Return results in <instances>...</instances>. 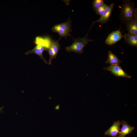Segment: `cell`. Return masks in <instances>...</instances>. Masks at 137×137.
I'll return each mask as SVG.
<instances>
[{"label": "cell", "instance_id": "cell-1", "mask_svg": "<svg viewBox=\"0 0 137 137\" xmlns=\"http://www.w3.org/2000/svg\"><path fill=\"white\" fill-rule=\"evenodd\" d=\"M137 11V8H135L133 2L130 0H124L121 5L120 19L126 24L132 19Z\"/></svg>", "mask_w": 137, "mask_h": 137}, {"label": "cell", "instance_id": "cell-2", "mask_svg": "<svg viewBox=\"0 0 137 137\" xmlns=\"http://www.w3.org/2000/svg\"><path fill=\"white\" fill-rule=\"evenodd\" d=\"M92 25H91L88 33L84 37L81 38L78 37L75 39L72 37L74 40V42L71 45L66 47V51L69 52H74L80 54L82 53L86 45L89 42L94 41V40L89 39L88 37V33Z\"/></svg>", "mask_w": 137, "mask_h": 137}, {"label": "cell", "instance_id": "cell-3", "mask_svg": "<svg viewBox=\"0 0 137 137\" xmlns=\"http://www.w3.org/2000/svg\"><path fill=\"white\" fill-rule=\"evenodd\" d=\"M104 70L108 71L116 77L130 78L131 77L126 73L120 65H110L104 68Z\"/></svg>", "mask_w": 137, "mask_h": 137}, {"label": "cell", "instance_id": "cell-4", "mask_svg": "<svg viewBox=\"0 0 137 137\" xmlns=\"http://www.w3.org/2000/svg\"><path fill=\"white\" fill-rule=\"evenodd\" d=\"M123 38V35L119 30L113 31L108 36L105 41V43L109 45L114 44Z\"/></svg>", "mask_w": 137, "mask_h": 137}, {"label": "cell", "instance_id": "cell-5", "mask_svg": "<svg viewBox=\"0 0 137 137\" xmlns=\"http://www.w3.org/2000/svg\"><path fill=\"white\" fill-rule=\"evenodd\" d=\"M114 5L113 3H112L108 6L107 5L102 15L97 21L93 22L92 25H93L97 22H99L103 25L109 21Z\"/></svg>", "mask_w": 137, "mask_h": 137}, {"label": "cell", "instance_id": "cell-6", "mask_svg": "<svg viewBox=\"0 0 137 137\" xmlns=\"http://www.w3.org/2000/svg\"><path fill=\"white\" fill-rule=\"evenodd\" d=\"M121 122L117 121L114 122L112 125L105 131L104 134L111 137H117L121 129Z\"/></svg>", "mask_w": 137, "mask_h": 137}, {"label": "cell", "instance_id": "cell-7", "mask_svg": "<svg viewBox=\"0 0 137 137\" xmlns=\"http://www.w3.org/2000/svg\"><path fill=\"white\" fill-rule=\"evenodd\" d=\"M121 124L122 127L117 137H125L126 135L131 133L134 129V127L129 125L125 121H122Z\"/></svg>", "mask_w": 137, "mask_h": 137}, {"label": "cell", "instance_id": "cell-8", "mask_svg": "<svg viewBox=\"0 0 137 137\" xmlns=\"http://www.w3.org/2000/svg\"><path fill=\"white\" fill-rule=\"evenodd\" d=\"M126 24L128 33L137 35V13L132 19Z\"/></svg>", "mask_w": 137, "mask_h": 137}, {"label": "cell", "instance_id": "cell-9", "mask_svg": "<svg viewBox=\"0 0 137 137\" xmlns=\"http://www.w3.org/2000/svg\"><path fill=\"white\" fill-rule=\"evenodd\" d=\"M123 38L125 39V42L131 46L137 47V35L128 33L123 35Z\"/></svg>", "mask_w": 137, "mask_h": 137}, {"label": "cell", "instance_id": "cell-10", "mask_svg": "<svg viewBox=\"0 0 137 137\" xmlns=\"http://www.w3.org/2000/svg\"><path fill=\"white\" fill-rule=\"evenodd\" d=\"M122 62L112 51H109L107 59L105 62L106 63L110 64L111 65H120Z\"/></svg>", "mask_w": 137, "mask_h": 137}, {"label": "cell", "instance_id": "cell-11", "mask_svg": "<svg viewBox=\"0 0 137 137\" xmlns=\"http://www.w3.org/2000/svg\"><path fill=\"white\" fill-rule=\"evenodd\" d=\"M71 22L69 17L66 22L59 24H56L55 25L60 29L70 33L72 31V29L71 28Z\"/></svg>", "mask_w": 137, "mask_h": 137}, {"label": "cell", "instance_id": "cell-12", "mask_svg": "<svg viewBox=\"0 0 137 137\" xmlns=\"http://www.w3.org/2000/svg\"><path fill=\"white\" fill-rule=\"evenodd\" d=\"M35 47L31 50H29L25 54L26 55H28L32 53L38 55L42 59L43 61L46 64L47 62L44 58L43 52L41 50L39 45L37 44H36Z\"/></svg>", "mask_w": 137, "mask_h": 137}, {"label": "cell", "instance_id": "cell-13", "mask_svg": "<svg viewBox=\"0 0 137 137\" xmlns=\"http://www.w3.org/2000/svg\"><path fill=\"white\" fill-rule=\"evenodd\" d=\"M59 40H52L51 41L50 47L52 49L55 56H57L59 51L61 48L60 46L59 43Z\"/></svg>", "mask_w": 137, "mask_h": 137}, {"label": "cell", "instance_id": "cell-14", "mask_svg": "<svg viewBox=\"0 0 137 137\" xmlns=\"http://www.w3.org/2000/svg\"><path fill=\"white\" fill-rule=\"evenodd\" d=\"M52 30L54 32L58 33L61 37V38L64 37L65 38H66L68 36L72 37L70 34V33L63 30L60 29L57 27L55 25L52 27Z\"/></svg>", "mask_w": 137, "mask_h": 137}, {"label": "cell", "instance_id": "cell-15", "mask_svg": "<svg viewBox=\"0 0 137 137\" xmlns=\"http://www.w3.org/2000/svg\"><path fill=\"white\" fill-rule=\"evenodd\" d=\"M103 0H94L93 2V7L95 12L100 7L104 4Z\"/></svg>", "mask_w": 137, "mask_h": 137}, {"label": "cell", "instance_id": "cell-16", "mask_svg": "<svg viewBox=\"0 0 137 137\" xmlns=\"http://www.w3.org/2000/svg\"><path fill=\"white\" fill-rule=\"evenodd\" d=\"M107 5L104 4L102 6L99 8L95 11L97 14L102 16L104 13Z\"/></svg>", "mask_w": 137, "mask_h": 137}, {"label": "cell", "instance_id": "cell-17", "mask_svg": "<svg viewBox=\"0 0 137 137\" xmlns=\"http://www.w3.org/2000/svg\"><path fill=\"white\" fill-rule=\"evenodd\" d=\"M47 51H48L49 56L48 64L50 65L51 64L52 60L53 58L56 59L57 56H55L54 53L50 47H49Z\"/></svg>", "mask_w": 137, "mask_h": 137}]
</instances>
